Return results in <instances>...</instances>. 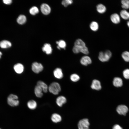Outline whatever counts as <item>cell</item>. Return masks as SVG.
<instances>
[{
	"label": "cell",
	"instance_id": "4dcf8cb0",
	"mask_svg": "<svg viewBox=\"0 0 129 129\" xmlns=\"http://www.w3.org/2000/svg\"><path fill=\"white\" fill-rule=\"evenodd\" d=\"M39 11L38 8L35 6L32 7L29 10L30 14L32 15H35L37 14Z\"/></svg>",
	"mask_w": 129,
	"mask_h": 129
},
{
	"label": "cell",
	"instance_id": "4fadbf2b",
	"mask_svg": "<svg viewBox=\"0 0 129 129\" xmlns=\"http://www.w3.org/2000/svg\"><path fill=\"white\" fill-rule=\"evenodd\" d=\"M53 74L54 77L58 79H62L63 76V75L62 70L60 68L55 69L54 71Z\"/></svg>",
	"mask_w": 129,
	"mask_h": 129
},
{
	"label": "cell",
	"instance_id": "277c9868",
	"mask_svg": "<svg viewBox=\"0 0 129 129\" xmlns=\"http://www.w3.org/2000/svg\"><path fill=\"white\" fill-rule=\"evenodd\" d=\"M72 51L75 54H78L80 52H81L87 55L89 53L88 48L86 46L80 47L74 46L72 49Z\"/></svg>",
	"mask_w": 129,
	"mask_h": 129
},
{
	"label": "cell",
	"instance_id": "2e32d148",
	"mask_svg": "<svg viewBox=\"0 0 129 129\" xmlns=\"http://www.w3.org/2000/svg\"><path fill=\"white\" fill-rule=\"evenodd\" d=\"M43 90L39 86L37 85L34 89V93L36 96L38 98H41L43 96Z\"/></svg>",
	"mask_w": 129,
	"mask_h": 129
},
{
	"label": "cell",
	"instance_id": "5b68a950",
	"mask_svg": "<svg viewBox=\"0 0 129 129\" xmlns=\"http://www.w3.org/2000/svg\"><path fill=\"white\" fill-rule=\"evenodd\" d=\"M90 123L88 119L84 118L79 121L78 126L79 129H89Z\"/></svg>",
	"mask_w": 129,
	"mask_h": 129
},
{
	"label": "cell",
	"instance_id": "52a82bcc",
	"mask_svg": "<svg viewBox=\"0 0 129 129\" xmlns=\"http://www.w3.org/2000/svg\"><path fill=\"white\" fill-rule=\"evenodd\" d=\"M116 111L119 114L125 115L128 111V109L125 105H121L117 107Z\"/></svg>",
	"mask_w": 129,
	"mask_h": 129
},
{
	"label": "cell",
	"instance_id": "484cf974",
	"mask_svg": "<svg viewBox=\"0 0 129 129\" xmlns=\"http://www.w3.org/2000/svg\"><path fill=\"white\" fill-rule=\"evenodd\" d=\"M121 7L124 10L129 9V0H122L121 1Z\"/></svg>",
	"mask_w": 129,
	"mask_h": 129
},
{
	"label": "cell",
	"instance_id": "44dd1931",
	"mask_svg": "<svg viewBox=\"0 0 129 129\" xmlns=\"http://www.w3.org/2000/svg\"><path fill=\"white\" fill-rule=\"evenodd\" d=\"M28 108L30 109L34 110L36 108L37 104L36 102L34 100H30L28 101L27 103Z\"/></svg>",
	"mask_w": 129,
	"mask_h": 129
},
{
	"label": "cell",
	"instance_id": "603a6c76",
	"mask_svg": "<svg viewBox=\"0 0 129 129\" xmlns=\"http://www.w3.org/2000/svg\"><path fill=\"white\" fill-rule=\"evenodd\" d=\"M37 85L40 86L41 88L44 92L46 93L47 92L48 86L43 81H38L37 82Z\"/></svg>",
	"mask_w": 129,
	"mask_h": 129
},
{
	"label": "cell",
	"instance_id": "7c38bea8",
	"mask_svg": "<svg viewBox=\"0 0 129 129\" xmlns=\"http://www.w3.org/2000/svg\"><path fill=\"white\" fill-rule=\"evenodd\" d=\"M13 69L15 72L17 73L20 74L22 73L24 70V67L23 65L20 63H17L15 64Z\"/></svg>",
	"mask_w": 129,
	"mask_h": 129
},
{
	"label": "cell",
	"instance_id": "e575fe53",
	"mask_svg": "<svg viewBox=\"0 0 129 129\" xmlns=\"http://www.w3.org/2000/svg\"><path fill=\"white\" fill-rule=\"evenodd\" d=\"M113 129H123L119 125L116 124L113 126Z\"/></svg>",
	"mask_w": 129,
	"mask_h": 129
},
{
	"label": "cell",
	"instance_id": "e0dca14e",
	"mask_svg": "<svg viewBox=\"0 0 129 129\" xmlns=\"http://www.w3.org/2000/svg\"><path fill=\"white\" fill-rule=\"evenodd\" d=\"M43 51L47 54H51L52 51V49L51 45L48 43L45 44L42 48Z\"/></svg>",
	"mask_w": 129,
	"mask_h": 129
},
{
	"label": "cell",
	"instance_id": "1f68e13d",
	"mask_svg": "<svg viewBox=\"0 0 129 129\" xmlns=\"http://www.w3.org/2000/svg\"><path fill=\"white\" fill-rule=\"evenodd\" d=\"M123 75L125 78L129 79V69H127L124 70L123 71Z\"/></svg>",
	"mask_w": 129,
	"mask_h": 129
},
{
	"label": "cell",
	"instance_id": "ba28073f",
	"mask_svg": "<svg viewBox=\"0 0 129 129\" xmlns=\"http://www.w3.org/2000/svg\"><path fill=\"white\" fill-rule=\"evenodd\" d=\"M91 86L92 89L97 91L100 90L102 88L100 82L97 79L92 81Z\"/></svg>",
	"mask_w": 129,
	"mask_h": 129
},
{
	"label": "cell",
	"instance_id": "7a4b0ae2",
	"mask_svg": "<svg viewBox=\"0 0 129 129\" xmlns=\"http://www.w3.org/2000/svg\"><path fill=\"white\" fill-rule=\"evenodd\" d=\"M7 102L9 105L13 107L18 106L19 103L18 96L13 94L9 95L7 99Z\"/></svg>",
	"mask_w": 129,
	"mask_h": 129
},
{
	"label": "cell",
	"instance_id": "74e56055",
	"mask_svg": "<svg viewBox=\"0 0 129 129\" xmlns=\"http://www.w3.org/2000/svg\"><path fill=\"white\" fill-rule=\"evenodd\" d=\"M57 48L59 49H60V48L58 46H57Z\"/></svg>",
	"mask_w": 129,
	"mask_h": 129
},
{
	"label": "cell",
	"instance_id": "9a60e30c",
	"mask_svg": "<svg viewBox=\"0 0 129 129\" xmlns=\"http://www.w3.org/2000/svg\"><path fill=\"white\" fill-rule=\"evenodd\" d=\"M66 98L64 97L61 96H59L57 98L56 102L58 106L61 107L63 104L66 103Z\"/></svg>",
	"mask_w": 129,
	"mask_h": 129
},
{
	"label": "cell",
	"instance_id": "30bf717a",
	"mask_svg": "<svg viewBox=\"0 0 129 129\" xmlns=\"http://www.w3.org/2000/svg\"><path fill=\"white\" fill-rule=\"evenodd\" d=\"M110 19L111 22L115 24L119 23L121 21L120 15L116 13L112 14L110 16Z\"/></svg>",
	"mask_w": 129,
	"mask_h": 129
},
{
	"label": "cell",
	"instance_id": "f1b7e54d",
	"mask_svg": "<svg viewBox=\"0 0 129 129\" xmlns=\"http://www.w3.org/2000/svg\"><path fill=\"white\" fill-rule=\"evenodd\" d=\"M80 79L79 76L77 74L75 73L71 74L70 76V80L73 82H76L79 81Z\"/></svg>",
	"mask_w": 129,
	"mask_h": 129
},
{
	"label": "cell",
	"instance_id": "ffe728a7",
	"mask_svg": "<svg viewBox=\"0 0 129 129\" xmlns=\"http://www.w3.org/2000/svg\"><path fill=\"white\" fill-rule=\"evenodd\" d=\"M120 16L124 20L129 19V12L126 10L123 9L121 10L120 13Z\"/></svg>",
	"mask_w": 129,
	"mask_h": 129
},
{
	"label": "cell",
	"instance_id": "ac0fdd59",
	"mask_svg": "<svg viewBox=\"0 0 129 129\" xmlns=\"http://www.w3.org/2000/svg\"><path fill=\"white\" fill-rule=\"evenodd\" d=\"M11 42L7 40H3L0 42V47L1 48H8L11 47Z\"/></svg>",
	"mask_w": 129,
	"mask_h": 129
},
{
	"label": "cell",
	"instance_id": "d590c367",
	"mask_svg": "<svg viewBox=\"0 0 129 129\" xmlns=\"http://www.w3.org/2000/svg\"><path fill=\"white\" fill-rule=\"evenodd\" d=\"M127 25L128 27L129 28V19L127 22Z\"/></svg>",
	"mask_w": 129,
	"mask_h": 129
},
{
	"label": "cell",
	"instance_id": "6da1fadb",
	"mask_svg": "<svg viewBox=\"0 0 129 129\" xmlns=\"http://www.w3.org/2000/svg\"><path fill=\"white\" fill-rule=\"evenodd\" d=\"M112 56L111 52L109 50L104 52L101 51L99 54L98 58L99 60L102 62L108 61Z\"/></svg>",
	"mask_w": 129,
	"mask_h": 129
},
{
	"label": "cell",
	"instance_id": "836d02e7",
	"mask_svg": "<svg viewBox=\"0 0 129 129\" xmlns=\"http://www.w3.org/2000/svg\"><path fill=\"white\" fill-rule=\"evenodd\" d=\"M3 1L4 4L9 5L12 3V1L11 0H3Z\"/></svg>",
	"mask_w": 129,
	"mask_h": 129
},
{
	"label": "cell",
	"instance_id": "cb8c5ba5",
	"mask_svg": "<svg viewBox=\"0 0 129 129\" xmlns=\"http://www.w3.org/2000/svg\"><path fill=\"white\" fill-rule=\"evenodd\" d=\"M26 21V16L23 15H19L17 19V22L20 24H24Z\"/></svg>",
	"mask_w": 129,
	"mask_h": 129
},
{
	"label": "cell",
	"instance_id": "8d00e7d4",
	"mask_svg": "<svg viewBox=\"0 0 129 129\" xmlns=\"http://www.w3.org/2000/svg\"><path fill=\"white\" fill-rule=\"evenodd\" d=\"M2 55V53L0 51V59L1 58Z\"/></svg>",
	"mask_w": 129,
	"mask_h": 129
},
{
	"label": "cell",
	"instance_id": "f35d334b",
	"mask_svg": "<svg viewBox=\"0 0 129 129\" xmlns=\"http://www.w3.org/2000/svg\"><path fill=\"white\" fill-rule=\"evenodd\" d=\"M0 129H1V128H0Z\"/></svg>",
	"mask_w": 129,
	"mask_h": 129
},
{
	"label": "cell",
	"instance_id": "4316f807",
	"mask_svg": "<svg viewBox=\"0 0 129 129\" xmlns=\"http://www.w3.org/2000/svg\"><path fill=\"white\" fill-rule=\"evenodd\" d=\"M121 56L124 61L127 62H129V51H125L123 52Z\"/></svg>",
	"mask_w": 129,
	"mask_h": 129
},
{
	"label": "cell",
	"instance_id": "9c48e42d",
	"mask_svg": "<svg viewBox=\"0 0 129 129\" xmlns=\"http://www.w3.org/2000/svg\"><path fill=\"white\" fill-rule=\"evenodd\" d=\"M80 62L82 65L86 66L91 63L92 60L89 57L85 55L82 57L80 60Z\"/></svg>",
	"mask_w": 129,
	"mask_h": 129
},
{
	"label": "cell",
	"instance_id": "3957f363",
	"mask_svg": "<svg viewBox=\"0 0 129 129\" xmlns=\"http://www.w3.org/2000/svg\"><path fill=\"white\" fill-rule=\"evenodd\" d=\"M48 89L49 92L54 95L58 94L61 90V87L58 82H54L49 85Z\"/></svg>",
	"mask_w": 129,
	"mask_h": 129
},
{
	"label": "cell",
	"instance_id": "d4e9b609",
	"mask_svg": "<svg viewBox=\"0 0 129 129\" xmlns=\"http://www.w3.org/2000/svg\"><path fill=\"white\" fill-rule=\"evenodd\" d=\"M90 27L91 29L93 31H97L99 28V25L98 23L95 21H93L90 23Z\"/></svg>",
	"mask_w": 129,
	"mask_h": 129
},
{
	"label": "cell",
	"instance_id": "8fae6325",
	"mask_svg": "<svg viewBox=\"0 0 129 129\" xmlns=\"http://www.w3.org/2000/svg\"><path fill=\"white\" fill-rule=\"evenodd\" d=\"M41 10L42 13L45 15H47L50 12L51 9L50 7L46 4H43L41 5Z\"/></svg>",
	"mask_w": 129,
	"mask_h": 129
},
{
	"label": "cell",
	"instance_id": "83f0119b",
	"mask_svg": "<svg viewBox=\"0 0 129 129\" xmlns=\"http://www.w3.org/2000/svg\"><path fill=\"white\" fill-rule=\"evenodd\" d=\"M74 44V46H78L84 47L86 46L84 42L81 39H78L76 40Z\"/></svg>",
	"mask_w": 129,
	"mask_h": 129
},
{
	"label": "cell",
	"instance_id": "d6a6232c",
	"mask_svg": "<svg viewBox=\"0 0 129 129\" xmlns=\"http://www.w3.org/2000/svg\"><path fill=\"white\" fill-rule=\"evenodd\" d=\"M73 2L72 0H64L62 1V4L65 7H66L68 5L72 4Z\"/></svg>",
	"mask_w": 129,
	"mask_h": 129
},
{
	"label": "cell",
	"instance_id": "8992f818",
	"mask_svg": "<svg viewBox=\"0 0 129 129\" xmlns=\"http://www.w3.org/2000/svg\"><path fill=\"white\" fill-rule=\"evenodd\" d=\"M32 68L34 72L36 73H38L43 70V67L41 64L35 62L32 64Z\"/></svg>",
	"mask_w": 129,
	"mask_h": 129
},
{
	"label": "cell",
	"instance_id": "7402d4cb",
	"mask_svg": "<svg viewBox=\"0 0 129 129\" xmlns=\"http://www.w3.org/2000/svg\"><path fill=\"white\" fill-rule=\"evenodd\" d=\"M96 7L97 11L100 13H105L106 10V6L102 4H98L97 6Z\"/></svg>",
	"mask_w": 129,
	"mask_h": 129
},
{
	"label": "cell",
	"instance_id": "d6986e66",
	"mask_svg": "<svg viewBox=\"0 0 129 129\" xmlns=\"http://www.w3.org/2000/svg\"><path fill=\"white\" fill-rule=\"evenodd\" d=\"M51 119L53 122L57 123L61 121L62 118L60 115L58 113H54L51 115Z\"/></svg>",
	"mask_w": 129,
	"mask_h": 129
},
{
	"label": "cell",
	"instance_id": "f546056e",
	"mask_svg": "<svg viewBox=\"0 0 129 129\" xmlns=\"http://www.w3.org/2000/svg\"><path fill=\"white\" fill-rule=\"evenodd\" d=\"M56 43L60 48H62L64 49H65L66 46V43L64 40H60L59 41H57Z\"/></svg>",
	"mask_w": 129,
	"mask_h": 129
},
{
	"label": "cell",
	"instance_id": "5bb4252c",
	"mask_svg": "<svg viewBox=\"0 0 129 129\" xmlns=\"http://www.w3.org/2000/svg\"><path fill=\"white\" fill-rule=\"evenodd\" d=\"M113 84L116 87H121L123 85L122 79L119 77H115L113 79Z\"/></svg>",
	"mask_w": 129,
	"mask_h": 129
}]
</instances>
